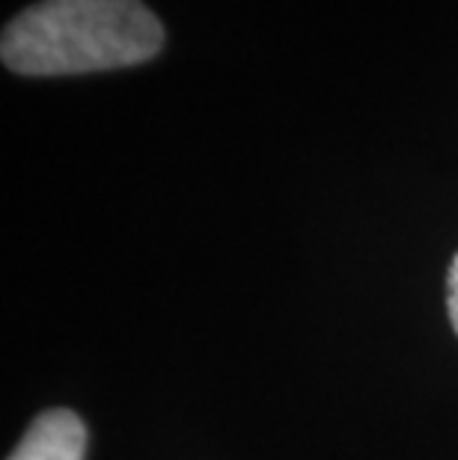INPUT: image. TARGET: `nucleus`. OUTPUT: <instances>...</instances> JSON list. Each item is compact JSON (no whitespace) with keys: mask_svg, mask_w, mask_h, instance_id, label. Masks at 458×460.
Wrapping results in <instances>:
<instances>
[{"mask_svg":"<svg viewBox=\"0 0 458 460\" xmlns=\"http://www.w3.org/2000/svg\"><path fill=\"white\" fill-rule=\"evenodd\" d=\"M161 48L164 27L143 0H39L0 39L4 66L27 77L140 66Z\"/></svg>","mask_w":458,"mask_h":460,"instance_id":"obj_1","label":"nucleus"},{"mask_svg":"<svg viewBox=\"0 0 458 460\" xmlns=\"http://www.w3.org/2000/svg\"><path fill=\"white\" fill-rule=\"evenodd\" d=\"M86 428L72 410H45L36 416L9 460H84Z\"/></svg>","mask_w":458,"mask_h":460,"instance_id":"obj_2","label":"nucleus"},{"mask_svg":"<svg viewBox=\"0 0 458 460\" xmlns=\"http://www.w3.org/2000/svg\"><path fill=\"white\" fill-rule=\"evenodd\" d=\"M446 309H450V321L458 332V252L450 264V273H446Z\"/></svg>","mask_w":458,"mask_h":460,"instance_id":"obj_3","label":"nucleus"}]
</instances>
